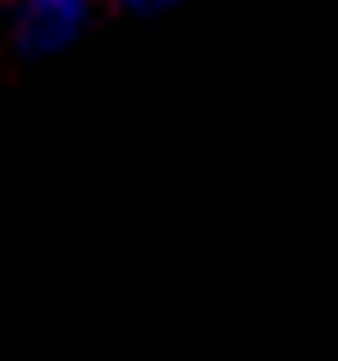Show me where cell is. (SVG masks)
Segmentation results:
<instances>
[]
</instances>
